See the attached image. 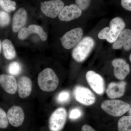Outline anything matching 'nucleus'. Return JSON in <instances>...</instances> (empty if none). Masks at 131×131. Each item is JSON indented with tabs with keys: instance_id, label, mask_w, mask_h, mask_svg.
I'll list each match as a JSON object with an SVG mask.
<instances>
[{
	"instance_id": "nucleus-1",
	"label": "nucleus",
	"mask_w": 131,
	"mask_h": 131,
	"mask_svg": "<svg viewBox=\"0 0 131 131\" xmlns=\"http://www.w3.org/2000/svg\"><path fill=\"white\" fill-rule=\"evenodd\" d=\"M109 27L103 28L99 32L98 37L101 39H106L110 43H113L125 27L124 20L120 17H115L111 20Z\"/></svg>"
},
{
	"instance_id": "nucleus-2",
	"label": "nucleus",
	"mask_w": 131,
	"mask_h": 131,
	"mask_svg": "<svg viewBox=\"0 0 131 131\" xmlns=\"http://www.w3.org/2000/svg\"><path fill=\"white\" fill-rule=\"evenodd\" d=\"M37 81L40 89L45 92H51L56 90L59 83V80L56 74L50 68H46L39 73Z\"/></svg>"
},
{
	"instance_id": "nucleus-3",
	"label": "nucleus",
	"mask_w": 131,
	"mask_h": 131,
	"mask_svg": "<svg viewBox=\"0 0 131 131\" xmlns=\"http://www.w3.org/2000/svg\"><path fill=\"white\" fill-rule=\"evenodd\" d=\"M95 45L92 38L85 37L75 46L72 52L73 59L78 62L84 61L88 56Z\"/></svg>"
},
{
	"instance_id": "nucleus-4",
	"label": "nucleus",
	"mask_w": 131,
	"mask_h": 131,
	"mask_svg": "<svg viewBox=\"0 0 131 131\" xmlns=\"http://www.w3.org/2000/svg\"><path fill=\"white\" fill-rule=\"evenodd\" d=\"M101 107L108 114L114 117H120L129 110L130 106L128 103L123 101L109 100L103 101Z\"/></svg>"
},
{
	"instance_id": "nucleus-5",
	"label": "nucleus",
	"mask_w": 131,
	"mask_h": 131,
	"mask_svg": "<svg viewBox=\"0 0 131 131\" xmlns=\"http://www.w3.org/2000/svg\"><path fill=\"white\" fill-rule=\"evenodd\" d=\"M67 117V112L64 108H58L55 110L49 118L48 124L50 130H62L65 125Z\"/></svg>"
},
{
	"instance_id": "nucleus-6",
	"label": "nucleus",
	"mask_w": 131,
	"mask_h": 131,
	"mask_svg": "<svg viewBox=\"0 0 131 131\" xmlns=\"http://www.w3.org/2000/svg\"><path fill=\"white\" fill-rule=\"evenodd\" d=\"M83 34L81 28L72 29L67 32L60 38L61 44L65 49H70L74 47L80 42Z\"/></svg>"
},
{
	"instance_id": "nucleus-7",
	"label": "nucleus",
	"mask_w": 131,
	"mask_h": 131,
	"mask_svg": "<svg viewBox=\"0 0 131 131\" xmlns=\"http://www.w3.org/2000/svg\"><path fill=\"white\" fill-rule=\"evenodd\" d=\"M64 7V3L61 0H50L40 3V9L47 17L54 18L59 15Z\"/></svg>"
},
{
	"instance_id": "nucleus-8",
	"label": "nucleus",
	"mask_w": 131,
	"mask_h": 131,
	"mask_svg": "<svg viewBox=\"0 0 131 131\" xmlns=\"http://www.w3.org/2000/svg\"><path fill=\"white\" fill-rule=\"evenodd\" d=\"M73 94L75 99L79 103L86 106L93 105L96 101L93 93L86 87L76 86L73 90Z\"/></svg>"
},
{
	"instance_id": "nucleus-9",
	"label": "nucleus",
	"mask_w": 131,
	"mask_h": 131,
	"mask_svg": "<svg viewBox=\"0 0 131 131\" xmlns=\"http://www.w3.org/2000/svg\"><path fill=\"white\" fill-rule=\"evenodd\" d=\"M87 82L91 89L99 95L102 94L105 91V83L103 78L93 71H89L86 75Z\"/></svg>"
},
{
	"instance_id": "nucleus-10",
	"label": "nucleus",
	"mask_w": 131,
	"mask_h": 131,
	"mask_svg": "<svg viewBox=\"0 0 131 131\" xmlns=\"http://www.w3.org/2000/svg\"><path fill=\"white\" fill-rule=\"evenodd\" d=\"M82 10L76 5L71 4L62 8L58 15L61 21H69L79 18L81 15Z\"/></svg>"
},
{
	"instance_id": "nucleus-11",
	"label": "nucleus",
	"mask_w": 131,
	"mask_h": 131,
	"mask_svg": "<svg viewBox=\"0 0 131 131\" xmlns=\"http://www.w3.org/2000/svg\"><path fill=\"white\" fill-rule=\"evenodd\" d=\"M9 124L15 127L20 126L24 121L25 115L22 108L14 106L9 108L7 113Z\"/></svg>"
},
{
	"instance_id": "nucleus-12",
	"label": "nucleus",
	"mask_w": 131,
	"mask_h": 131,
	"mask_svg": "<svg viewBox=\"0 0 131 131\" xmlns=\"http://www.w3.org/2000/svg\"><path fill=\"white\" fill-rule=\"evenodd\" d=\"M33 33L38 35L42 41H45L47 40V33L45 32L41 26L35 25H30L28 27H24L21 28L18 33V37L20 40H24Z\"/></svg>"
},
{
	"instance_id": "nucleus-13",
	"label": "nucleus",
	"mask_w": 131,
	"mask_h": 131,
	"mask_svg": "<svg viewBox=\"0 0 131 131\" xmlns=\"http://www.w3.org/2000/svg\"><path fill=\"white\" fill-rule=\"evenodd\" d=\"M114 73L115 77L119 80H123L129 74L130 66L124 59H116L113 60Z\"/></svg>"
},
{
	"instance_id": "nucleus-14",
	"label": "nucleus",
	"mask_w": 131,
	"mask_h": 131,
	"mask_svg": "<svg viewBox=\"0 0 131 131\" xmlns=\"http://www.w3.org/2000/svg\"><path fill=\"white\" fill-rule=\"evenodd\" d=\"M114 49H120L122 48L126 51L131 49V30L125 29L120 34L118 37L114 42L112 46Z\"/></svg>"
},
{
	"instance_id": "nucleus-15",
	"label": "nucleus",
	"mask_w": 131,
	"mask_h": 131,
	"mask_svg": "<svg viewBox=\"0 0 131 131\" xmlns=\"http://www.w3.org/2000/svg\"><path fill=\"white\" fill-rule=\"evenodd\" d=\"M19 96L24 99L29 96L32 90V82L29 78L26 76L20 77L17 81Z\"/></svg>"
},
{
	"instance_id": "nucleus-16",
	"label": "nucleus",
	"mask_w": 131,
	"mask_h": 131,
	"mask_svg": "<svg viewBox=\"0 0 131 131\" xmlns=\"http://www.w3.org/2000/svg\"><path fill=\"white\" fill-rule=\"evenodd\" d=\"M0 84L3 89L7 93L14 94L18 90L17 82L13 76L1 75Z\"/></svg>"
},
{
	"instance_id": "nucleus-17",
	"label": "nucleus",
	"mask_w": 131,
	"mask_h": 131,
	"mask_svg": "<svg viewBox=\"0 0 131 131\" xmlns=\"http://www.w3.org/2000/svg\"><path fill=\"white\" fill-rule=\"evenodd\" d=\"M126 84L125 81L110 83L106 90L107 96L111 99L119 98L123 96L125 91Z\"/></svg>"
},
{
	"instance_id": "nucleus-18",
	"label": "nucleus",
	"mask_w": 131,
	"mask_h": 131,
	"mask_svg": "<svg viewBox=\"0 0 131 131\" xmlns=\"http://www.w3.org/2000/svg\"><path fill=\"white\" fill-rule=\"evenodd\" d=\"M27 20V13L23 8H19L13 17L12 30L14 32H18L24 27Z\"/></svg>"
},
{
	"instance_id": "nucleus-19",
	"label": "nucleus",
	"mask_w": 131,
	"mask_h": 131,
	"mask_svg": "<svg viewBox=\"0 0 131 131\" xmlns=\"http://www.w3.org/2000/svg\"><path fill=\"white\" fill-rule=\"evenodd\" d=\"M3 54L5 58L12 60L16 57V52L13 43L10 40L5 39L2 42Z\"/></svg>"
},
{
	"instance_id": "nucleus-20",
	"label": "nucleus",
	"mask_w": 131,
	"mask_h": 131,
	"mask_svg": "<svg viewBox=\"0 0 131 131\" xmlns=\"http://www.w3.org/2000/svg\"><path fill=\"white\" fill-rule=\"evenodd\" d=\"M118 131H131V115L124 116L118 123Z\"/></svg>"
},
{
	"instance_id": "nucleus-21",
	"label": "nucleus",
	"mask_w": 131,
	"mask_h": 131,
	"mask_svg": "<svg viewBox=\"0 0 131 131\" xmlns=\"http://www.w3.org/2000/svg\"><path fill=\"white\" fill-rule=\"evenodd\" d=\"M0 5L6 12H11L16 9V3L11 0H0Z\"/></svg>"
},
{
	"instance_id": "nucleus-22",
	"label": "nucleus",
	"mask_w": 131,
	"mask_h": 131,
	"mask_svg": "<svg viewBox=\"0 0 131 131\" xmlns=\"http://www.w3.org/2000/svg\"><path fill=\"white\" fill-rule=\"evenodd\" d=\"M21 71V67L18 62L14 61L9 64L8 68V71L9 74L13 75H18Z\"/></svg>"
},
{
	"instance_id": "nucleus-23",
	"label": "nucleus",
	"mask_w": 131,
	"mask_h": 131,
	"mask_svg": "<svg viewBox=\"0 0 131 131\" xmlns=\"http://www.w3.org/2000/svg\"><path fill=\"white\" fill-rule=\"evenodd\" d=\"M70 95L69 92L68 91H61L57 96L56 100L58 103L64 104L68 102L70 100Z\"/></svg>"
},
{
	"instance_id": "nucleus-24",
	"label": "nucleus",
	"mask_w": 131,
	"mask_h": 131,
	"mask_svg": "<svg viewBox=\"0 0 131 131\" xmlns=\"http://www.w3.org/2000/svg\"><path fill=\"white\" fill-rule=\"evenodd\" d=\"M7 114L2 108H0V128L5 129L7 128L9 124Z\"/></svg>"
},
{
	"instance_id": "nucleus-25",
	"label": "nucleus",
	"mask_w": 131,
	"mask_h": 131,
	"mask_svg": "<svg viewBox=\"0 0 131 131\" xmlns=\"http://www.w3.org/2000/svg\"><path fill=\"white\" fill-rule=\"evenodd\" d=\"M10 18L9 15L6 12L1 11L0 12V25L2 27L8 25L10 22Z\"/></svg>"
},
{
	"instance_id": "nucleus-26",
	"label": "nucleus",
	"mask_w": 131,
	"mask_h": 131,
	"mask_svg": "<svg viewBox=\"0 0 131 131\" xmlns=\"http://www.w3.org/2000/svg\"><path fill=\"white\" fill-rule=\"evenodd\" d=\"M82 112L80 108H75L70 112L69 117L71 119H77L81 116Z\"/></svg>"
},
{
	"instance_id": "nucleus-27",
	"label": "nucleus",
	"mask_w": 131,
	"mask_h": 131,
	"mask_svg": "<svg viewBox=\"0 0 131 131\" xmlns=\"http://www.w3.org/2000/svg\"><path fill=\"white\" fill-rule=\"evenodd\" d=\"M91 0H75L76 5L81 10L87 9L90 5Z\"/></svg>"
},
{
	"instance_id": "nucleus-28",
	"label": "nucleus",
	"mask_w": 131,
	"mask_h": 131,
	"mask_svg": "<svg viewBox=\"0 0 131 131\" xmlns=\"http://www.w3.org/2000/svg\"><path fill=\"white\" fill-rule=\"evenodd\" d=\"M121 4L125 9L131 11V0H121Z\"/></svg>"
},
{
	"instance_id": "nucleus-29",
	"label": "nucleus",
	"mask_w": 131,
	"mask_h": 131,
	"mask_svg": "<svg viewBox=\"0 0 131 131\" xmlns=\"http://www.w3.org/2000/svg\"><path fill=\"white\" fill-rule=\"evenodd\" d=\"M81 131H96L92 127L88 125H84L82 127Z\"/></svg>"
},
{
	"instance_id": "nucleus-30",
	"label": "nucleus",
	"mask_w": 131,
	"mask_h": 131,
	"mask_svg": "<svg viewBox=\"0 0 131 131\" xmlns=\"http://www.w3.org/2000/svg\"><path fill=\"white\" fill-rule=\"evenodd\" d=\"M0 45H1V48H0V50H1V48L2 47V43L1 41V44H0Z\"/></svg>"
},
{
	"instance_id": "nucleus-31",
	"label": "nucleus",
	"mask_w": 131,
	"mask_h": 131,
	"mask_svg": "<svg viewBox=\"0 0 131 131\" xmlns=\"http://www.w3.org/2000/svg\"><path fill=\"white\" fill-rule=\"evenodd\" d=\"M129 113L130 114V115H131V106L130 107V109H129Z\"/></svg>"
},
{
	"instance_id": "nucleus-32",
	"label": "nucleus",
	"mask_w": 131,
	"mask_h": 131,
	"mask_svg": "<svg viewBox=\"0 0 131 131\" xmlns=\"http://www.w3.org/2000/svg\"><path fill=\"white\" fill-rule=\"evenodd\" d=\"M129 59H130V61L131 62V54L130 55V57H129Z\"/></svg>"
}]
</instances>
